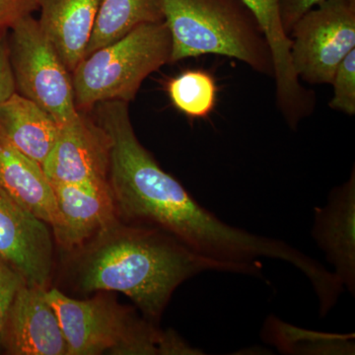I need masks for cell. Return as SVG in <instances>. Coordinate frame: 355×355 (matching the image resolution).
Masks as SVG:
<instances>
[{"instance_id": "cell-8", "label": "cell", "mask_w": 355, "mask_h": 355, "mask_svg": "<svg viewBox=\"0 0 355 355\" xmlns=\"http://www.w3.org/2000/svg\"><path fill=\"white\" fill-rule=\"evenodd\" d=\"M108 135L88 111L60 125L57 141L42 168L51 183L94 184L108 182Z\"/></svg>"}, {"instance_id": "cell-17", "label": "cell", "mask_w": 355, "mask_h": 355, "mask_svg": "<svg viewBox=\"0 0 355 355\" xmlns=\"http://www.w3.org/2000/svg\"><path fill=\"white\" fill-rule=\"evenodd\" d=\"M163 20L160 0H101L85 57L139 26Z\"/></svg>"}, {"instance_id": "cell-5", "label": "cell", "mask_w": 355, "mask_h": 355, "mask_svg": "<svg viewBox=\"0 0 355 355\" xmlns=\"http://www.w3.org/2000/svg\"><path fill=\"white\" fill-rule=\"evenodd\" d=\"M57 314L69 355L165 354L169 331H160L104 297L76 300L57 289L46 291Z\"/></svg>"}, {"instance_id": "cell-4", "label": "cell", "mask_w": 355, "mask_h": 355, "mask_svg": "<svg viewBox=\"0 0 355 355\" xmlns=\"http://www.w3.org/2000/svg\"><path fill=\"white\" fill-rule=\"evenodd\" d=\"M172 41L164 20L139 26L93 51L71 72L77 110L91 111L106 101L130 103L147 77L171 60Z\"/></svg>"}, {"instance_id": "cell-20", "label": "cell", "mask_w": 355, "mask_h": 355, "mask_svg": "<svg viewBox=\"0 0 355 355\" xmlns=\"http://www.w3.org/2000/svg\"><path fill=\"white\" fill-rule=\"evenodd\" d=\"M24 284L22 275L0 258V345L3 343L9 310L16 294Z\"/></svg>"}, {"instance_id": "cell-15", "label": "cell", "mask_w": 355, "mask_h": 355, "mask_svg": "<svg viewBox=\"0 0 355 355\" xmlns=\"http://www.w3.org/2000/svg\"><path fill=\"white\" fill-rule=\"evenodd\" d=\"M58 130L48 112L18 93L0 105V135L41 166L57 141Z\"/></svg>"}, {"instance_id": "cell-16", "label": "cell", "mask_w": 355, "mask_h": 355, "mask_svg": "<svg viewBox=\"0 0 355 355\" xmlns=\"http://www.w3.org/2000/svg\"><path fill=\"white\" fill-rule=\"evenodd\" d=\"M256 16L265 34L275 65L277 103L279 106L292 107L305 99L308 90L301 84L292 67L291 38L282 27L279 0H242Z\"/></svg>"}, {"instance_id": "cell-23", "label": "cell", "mask_w": 355, "mask_h": 355, "mask_svg": "<svg viewBox=\"0 0 355 355\" xmlns=\"http://www.w3.org/2000/svg\"><path fill=\"white\" fill-rule=\"evenodd\" d=\"M324 1L326 0H279L280 20L287 36L304 14Z\"/></svg>"}, {"instance_id": "cell-21", "label": "cell", "mask_w": 355, "mask_h": 355, "mask_svg": "<svg viewBox=\"0 0 355 355\" xmlns=\"http://www.w3.org/2000/svg\"><path fill=\"white\" fill-rule=\"evenodd\" d=\"M37 10V0H0V32H9L16 23Z\"/></svg>"}, {"instance_id": "cell-19", "label": "cell", "mask_w": 355, "mask_h": 355, "mask_svg": "<svg viewBox=\"0 0 355 355\" xmlns=\"http://www.w3.org/2000/svg\"><path fill=\"white\" fill-rule=\"evenodd\" d=\"M331 85L334 95L329 106L352 116L355 114V50L350 51L336 69Z\"/></svg>"}, {"instance_id": "cell-1", "label": "cell", "mask_w": 355, "mask_h": 355, "mask_svg": "<svg viewBox=\"0 0 355 355\" xmlns=\"http://www.w3.org/2000/svg\"><path fill=\"white\" fill-rule=\"evenodd\" d=\"M128 104L106 101L93 108L108 135V183L116 209L128 220L150 224L193 251L209 252L224 237L225 222L200 205L140 144Z\"/></svg>"}, {"instance_id": "cell-12", "label": "cell", "mask_w": 355, "mask_h": 355, "mask_svg": "<svg viewBox=\"0 0 355 355\" xmlns=\"http://www.w3.org/2000/svg\"><path fill=\"white\" fill-rule=\"evenodd\" d=\"M9 352L16 355H69L67 340L46 289L24 284L16 294L4 329Z\"/></svg>"}, {"instance_id": "cell-13", "label": "cell", "mask_w": 355, "mask_h": 355, "mask_svg": "<svg viewBox=\"0 0 355 355\" xmlns=\"http://www.w3.org/2000/svg\"><path fill=\"white\" fill-rule=\"evenodd\" d=\"M38 22L70 73L85 57L101 0H37Z\"/></svg>"}, {"instance_id": "cell-2", "label": "cell", "mask_w": 355, "mask_h": 355, "mask_svg": "<svg viewBox=\"0 0 355 355\" xmlns=\"http://www.w3.org/2000/svg\"><path fill=\"white\" fill-rule=\"evenodd\" d=\"M80 263L83 291H118L139 308L147 321L162 316L173 293L191 277L207 272L244 273L249 268L207 258L158 228H111Z\"/></svg>"}, {"instance_id": "cell-7", "label": "cell", "mask_w": 355, "mask_h": 355, "mask_svg": "<svg viewBox=\"0 0 355 355\" xmlns=\"http://www.w3.org/2000/svg\"><path fill=\"white\" fill-rule=\"evenodd\" d=\"M288 37L300 81L331 84L338 64L355 50V0H326L304 14Z\"/></svg>"}, {"instance_id": "cell-11", "label": "cell", "mask_w": 355, "mask_h": 355, "mask_svg": "<svg viewBox=\"0 0 355 355\" xmlns=\"http://www.w3.org/2000/svg\"><path fill=\"white\" fill-rule=\"evenodd\" d=\"M313 239L334 268L343 288L355 295V170L335 187L324 207H316Z\"/></svg>"}, {"instance_id": "cell-14", "label": "cell", "mask_w": 355, "mask_h": 355, "mask_svg": "<svg viewBox=\"0 0 355 355\" xmlns=\"http://www.w3.org/2000/svg\"><path fill=\"white\" fill-rule=\"evenodd\" d=\"M0 191L53 225L55 198L43 168L0 135Z\"/></svg>"}, {"instance_id": "cell-18", "label": "cell", "mask_w": 355, "mask_h": 355, "mask_svg": "<svg viewBox=\"0 0 355 355\" xmlns=\"http://www.w3.org/2000/svg\"><path fill=\"white\" fill-rule=\"evenodd\" d=\"M167 90L173 105L190 118H207L216 106V81L202 70L183 72L168 83Z\"/></svg>"}, {"instance_id": "cell-22", "label": "cell", "mask_w": 355, "mask_h": 355, "mask_svg": "<svg viewBox=\"0 0 355 355\" xmlns=\"http://www.w3.org/2000/svg\"><path fill=\"white\" fill-rule=\"evenodd\" d=\"M15 93L17 91L9 55L8 32H0V105Z\"/></svg>"}, {"instance_id": "cell-10", "label": "cell", "mask_w": 355, "mask_h": 355, "mask_svg": "<svg viewBox=\"0 0 355 355\" xmlns=\"http://www.w3.org/2000/svg\"><path fill=\"white\" fill-rule=\"evenodd\" d=\"M51 184L55 198V218L51 227L60 246L73 249L112 227L116 209L108 182Z\"/></svg>"}, {"instance_id": "cell-9", "label": "cell", "mask_w": 355, "mask_h": 355, "mask_svg": "<svg viewBox=\"0 0 355 355\" xmlns=\"http://www.w3.org/2000/svg\"><path fill=\"white\" fill-rule=\"evenodd\" d=\"M49 224L0 191V258L26 284L46 289L53 270Z\"/></svg>"}, {"instance_id": "cell-3", "label": "cell", "mask_w": 355, "mask_h": 355, "mask_svg": "<svg viewBox=\"0 0 355 355\" xmlns=\"http://www.w3.org/2000/svg\"><path fill=\"white\" fill-rule=\"evenodd\" d=\"M171 34L170 64L219 55L241 60L272 77L270 44L256 16L242 0H160Z\"/></svg>"}, {"instance_id": "cell-6", "label": "cell", "mask_w": 355, "mask_h": 355, "mask_svg": "<svg viewBox=\"0 0 355 355\" xmlns=\"http://www.w3.org/2000/svg\"><path fill=\"white\" fill-rule=\"evenodd\" d=\"M9 31V55L18 94L48 112L58 125L71 120L78 112L71 73L38 19L26 16Z\"/></svg>"}]
</instances>
